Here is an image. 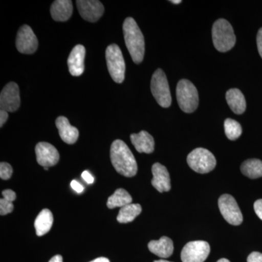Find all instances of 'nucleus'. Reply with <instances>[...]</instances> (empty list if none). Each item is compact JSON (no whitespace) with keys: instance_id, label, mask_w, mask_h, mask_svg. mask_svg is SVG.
I'll return each mask as SVG.
<instances>
[{"instance_id":"obj_1","label":"nucleus","mask_w":262,"mask_h":262,"mask_svg":"<svg viewBox=\"0 0 262 262\" xmlns=\"http://www.w3.org/2000/svg\"><path fill=\"white\" fill-rule=\"evenodd\" d=\"M110 158L117 173L125 177H133L138 171V165L134 155L124 141L117 139L110 149Z\"/></svg>"},{"instance_id":"obj_2","label":"nucleus","mask_w":262,"mask_h":262,"mask_svg":"<svg viewBox=\"0 0 262 262\" xmlns=\"http://www.w3.org/2000/svg\"><path fill=\"white\" fill-rule=\"evenodd\" d=\"M124 39L134 63H140L144 59L145 42L144 35L134 18H127L123 24Z\"/></svg>"},{"instance_id":"obj_3","label":"nucleus","mask_w":262,"mask_h":262,"mask_svg":"<svg viewBox=\"0 0 262 262\" xmlns=\"http://www.w3.org/2000/svg\"><path fill=\"white\" fill-rule=\"evenodd\" d=\"M212 39L215 49L222 53L230 51L236 42L232 25L223 18L219 19L213 24Z\"/></svg>"},{"instance_id":"obj_4","label":"nucleus","mask_w":262,"mask_h":262,"mask_svg":"<svg viewBox=\"0 0 262 262\" xmlns=\"http://www.w3.org/2000/svg\"><path fill=\"white\" fill-rule=\"evenodd\" d=\"M177 98L179 107L186 113L195 111L199 103L198 90L189 80L179 81L177 87Z\"/></svg>"},{"instance_id":"obj_5","label":"nucleus","mask_w":262,"mask_h":262,"mask_svg":"<svg viewBox=\"0 0 262 262\" xmlns=\"http://www.w3.org/2000/svg\"><path fill=\"white\" fill-rule=\"evenodd\" d=\"M106 59L112 78L117 83H122L125 79V63L121 50L117 45L108 46L106 50Z\"/></svg>"},{"instance_id":"obj_6","label":"nucleus","mask_w":262,"mask_h":262,"mask_svg":"<svg viewBox=\"0 0 262 262\" xmlns=\"http://www.w3.org/2000/svg\"><path fill=\"white\" fill-rule=\"evenodd\" d=\"M151 91L157 102L163 108H168L171 104V94L166 75L161 69L153 74L151 80Z\"/></svg>"},{"instance_id":"obj_7","label":"nucleus","mask_w":262,"mask_h":262,"mask_svg":"<svg viewBox=\"0 0 262 262\" xmlns=\"http://www.w3.org/2000/svg\"><path fill=\"white\" fill-rule=\"evenodd\" d=\"M187 163L193 170L199 173H208L216 165L214 155L204 148H196L187 156Z\"/></svg>"},{"instance_id":"obj_8","label":"nucleus","mask_w":262,"mask_h":262,"mask_svg":"<svg viewBox=\"0 0 262 262\" xmlns=\"http://www.w3.org/2000/svg\"><path fill=\"white\" fill-rule=\"evenodd\" d=\"M219 208L224 219L230 225L237 226L244 221L242 212L235 199L230 194H225L219 199Z\"/></svg>"},{"instance_id":"obj_9","label":"nucleus","mask_w":262,"mask_h":262,"mask_svg":"<svg viewBox=\"0 0 262 262\" xmlns=\"http://www.w3.org/2000/svg\"><path fill=\"white\" fill-rule=\"evenodd\" d=\"M210 251V245L206 241H192L183 248L181 258L182 262H204Z\"/></svg>"},{"instance_id":"obj_10","label":"nucleus","mask_w":262,"mask_h":262,"mask_svg":"<svg viewBox=\"0 0 262 262\" xmlns=\"http://www.w3.org/2000/svg\"><path fill=\"white\" fill-rule=\"evenodd\" d=\"M20 105V91L15 82H9L3 88L0 94V107L2 110L13 113Z\"/></svg>"},{"instance_id":"obj_11","label":"nucleus","mask_w":262,"mask_h":262,"mask_svg":"<svg viewBox=\"0 0 262 262\" xmlns=\"http://www.w3.org/2000/svg\"><path fill=\"white\" fill-rule=\"evenodd\" d=\"M15 44L20 53L32 54L37 51L38 39L31 27L28 25H24L19 29Z\"/></svg>"},{"instance_id":"obj_12","label":"nucleus","mask_w":262,"mask_h":262,"mask_svg":"<svg viewBox=\"0 0 262 262\" xmlns=\"http://www.w3.org/2000/svg\"><path fill=\"white\" fill-rule=\"evenodd\" d=\"M76 3L81 16L88 21H98L104 13V7L98 0H77Z\"/></svg>"},{"instance_id":"obj_13","label":"nucleus","mask_w":262,"mask_h":262,"mask_svg":"<svg viewBox=\"0 0 262 262\" xmlns=\"http://www.w3.org/2000/svg\"><path fill=\"white\" fill-rule=\"evenodd\" d=\"M37 161L39 165L45 167L53 166L59 161V153L55 146L47 142L38 143L35 147Z\"/></svg>"},{"instance_id":"obj_14","label":"nucleus","mask_w":262,"mask_h":262,"mask_svg":"<svg viewBox=\"0 0 262 262\" xmlns=\"http://www.w3.org/2000/svg\"><path fill=\"white\" fill-rule=\"evenodd\" d=\"M151 184L160 192H169L171 188L170 175L167 168L160 163H155L151 168Z\"/></svg>"},{"instance_id":"obj_15","label":"nucleus","mask_w":262,"mask_h":262,"mask_svg":"<svg viewBox=\"0 0 262 262\" xmlns=\"http://www.w3.org/2000/svg\"><path fill=\"white\" fill-rule=\"evenodd\" d=\"M85 48L82 45H77L72 49L68 58L69 70L71 75L78 77L84 72Z\"/></svg>"},{"instance_id":"obj_16","label":"nucleus","mask_w":262,"mask_h":262,"mask_svg":"<svg viewBox=\"0 0 262 262\" xmlns=\"http://www.w3.org/2000/svg\"><path fill=\"white\" fill-rule=\"evenodd\" d=\"M56 125L62 140L68 144H75L79 137L78 129L71 125L68 119L63 116L56 119Z\"/></svg>"},{"instance_id":"obj_17","label":"nucleus","mask_w":262,"mask_h":262,"mask_svg":"<svg viewBox=\"0 0 262 262\" xmlns=\"http://www.w3.org/2000/svg\"><path fill=\"white\" fill-rule=\"evenodd\" d=\"M130 141L139 153L150 154L154 151V139L145 130L141 131L139 134H132L130 136Z\"/></svg>"},{"instance_id":"obj_18","label":"nucleus","mask_w":262,"mask_h":262,"mask_svg":"<svg viewBox=\"0 0 262 262\" xmlns=\"http://www.w3.org/2000/svg\"><path fill=\"white\" fill-rule=\"evenodd\" d=\"M73 6L70 0H56L51 7L52 18L56 21H67L72 16Z\"/></svg>"},{"instance_id":"obj_19","label":"nucleus","mask_w":262,"mask_h":262,"mask_svg":"<svg viewBox=\"0 0 262 262\" xmlns=\"http://www.w3.org/2000/svg\"><path fill=\"white\" fill-rule=\"evenodd\" d=\"M148 248L151 253L160 258L170 257L173 253V243L168 237H162L159 241H151L148 244Z\"/></svg>"},{"instance_id":"obj_20","label":"nucleus","mask_w":262,"mask_h":262,"mask_svg":"<svg viewBox=\"0 0 262 262\" xmlns=\"http://www.w3.org/2000/svg\"><path fill=\"white\" fill-rule=\"evenodd\" d=\"M227 103L233 113L241 115L246 111V101L244 95L239 89L229 90L226 94Z\"/></svg>"},{"instance_id":"obj_21","label":"nucleus","mask_w":262,"mask_h":262,"mask_svg":"<svg viewBox=\"0 0 262 262\" xmlns=\"http://www.w3.org/2000/svg\"><path fill=\"white\" fill-rule=\"evenodd\" d=\"M53 223V215L48 209H43L36 218L34 227L37 236L44 235L51 230Z\"/></svg>"},{"instance_id":"obj_22","label":"nucleus","mask_w":262,"mask_h":262,"mask_svg":"<svg viewBox=\"0 0 262 262\" xmlns=\"http://www.w3.org/2000/svg\"><path fill=\"white\" fill-rule=\"evenodd\" d=\"M142 208L139 204H130L122 207L117 215V222L122 224L133 222L141 213Z\"/></svg>"},{"instance_id":"obj_23","label":"nucleus","mask_w":262,"mask_h":262,"mask_svg":"<svg viewBox=\"0 0 262 262\" xmlns=\"http://www.w3.org/2000/svg\"><path fill=\"white\" fill-rule=\"evenodd\" d=\"M133 199L130 194L123 189H118L115 191L113 195L108 198L107 201V207L110 209L117 208V207H122L132 203Z\"/></svg>"},{"instance_id":"obj_24","label":"nucleus","mask_w":262,"mask_h":262,"mask_svg":"<svg viewBox=\"0 0 262 262\" xmlns=\"http://www.w3.org/2000/svg\"><path fill=\"white\" fill-rule=\"evenodd\" d=\"M243 174L250 179H258L262 177V161L258 159L246 160L241 165Z\"/></svg>"},{"instance_id":"obj_25","label":"nucleus","mask_w":262,"mask_h":262,"mask_svg":"<svg viewBox=\"0 0 262 262\" xmlns=\"http://www.w3.org/2000/svg\"><path fill=\"white\" fill-rule=\"evenodd\" d=\"M226 136L229 140H236L242 134L243 130L241 124L232 119L227 118L225 121Z\"/></svg>"},{"instance_id":"obj_26","label":"nucleus","mask_w":262,"mask_h":262,"mask_svg":"<svg viewBox=\"0 0 262 262\" xmlns=\"http://www.w3.org/2000/svg\"><path fill=\"white\" fill-rule=\"evenodd\" d=\"M13 174V168L9 163L2 162L0 164V177L3 180H8Z\"/></svg>"},{"instance_id":"obj_27","label":"nucleus","mask_w":262,"mask_h":262,"mask_svg":"<svg viewBox=\"0 0 262 262\" xmlns=\"http://www.w3.org/2000/svg\"><path fill=\"white\" fill-rule=\"evenodd\" d=\"M14 209L13 202L8 201L5 198L0 200V214L5 215L11 213Z\"/></svg>"},{"instance_id":"obj_28","label":"nucleus","mask_w":262,"mask_h":262,"mask_svg":"<svg viewBox=\"0 0 262 262\" xmlns=\"http://www.w3.org/2000/svg\"><path fill=\"white\" fill-rule=\"evenodd\" d=\"M2 194H3V198L8 201L13 202L16 199V194L11 189H5Z\"/></svg>"},{"instance_id":"obj_29","label":"nucleus","mask_w":262,"mask_h":262,"mask_svg":"<svg viewBox=\"0 0 262 262\" xmlns=\"http://www.w3.org/2000/svg\"><path fill=\"white\" fill-rule=\"evenodd\" d=\"M247 262H262V253L252 252L248 256Z\"/></svg>"},{"instance_id":"obj_30","label":"nucleus","mask_w":262,"mask_h":262,"mask_svg":"<svg viewBox=\"0 0 262 262\" xmlns=\"http://www.w3.org/2000/svg\"><path fill=\"white\" fill-rule=\"evenodd\" d=\"M253 208H254V211L258 218L262 220V199L258 200V201L255 202Z\"/></svg>"},{"instance_id":"obj_31","label":"nucleus","mask_w":262,"mask_h":262,"mask_svg":"<svg viewBox=\"0 0 262 262\" xmlns=\"http://www.w3.org/2000/svg\"><path fill=\"white\" fill-rule=\"evenodd\" d=\"M256 42H257L258 53H259L260 56L262 58V28L258 30L257 37H256Z\"/></svg>"},{"instance_id":"obj_32","label":"nucleus","mask_w":262,"mask_h":262,"mask_svg":"<svg viewBox=\"0 0 262 262\" xmlns=\"http://www.w3.org/2000/svg\"><path fill=\"white\" fill-rule=\"evenodd\" d=\"M71 187L77 193H81L84 191V187L81 185L80 183L77 182L75 180H73L71 182Z\"/></svg>"},{"instance_id":"obj_33","label":"nucleus","mask_w":262,"mask_h":262,"mask_svg":"<svg viewBox=\"0 0 262 262\" xmlns=\"http://www.w3.org/2000/svg\"><path fill=\"white\" fill-rule=\"evenodd\" d=\"M82 177L88 184H91L94 182V177H93V176L91 175L89 171H87V170H85V171H84L83 173H82Z\"/></svg>"},{"instance_id":"obj_34","label":"nucleus","mask_w":262,"mask_h":262,"mask_svg":"<svg viewBox=\"0 0 262 262\" xmlns=\"http://www.w3.org/2000/svg\"><path fill=\"white\" fill-rule=\"evenodd\" d=\"M8 119V113L5 110H0V127H3Z\"/></svg>"},{"instance_id":"obj_35","label":"nucleus","mask_w":262,"mask_h":262,"mask_svg":"<svg viewBox=\"0 0 262 262\" xmlns=\"http://www.w3.org/2000/svg\"><path fill=\"white\" fill-rule=\"evenodd\" d=\"M49 262H63V258L61 255H56V256H53Z\"/></svg>"},{"instance_id":"obj_36","label":"nucleus","mask_w":262,"mask_h":262,"mask_svg":"<svg viewBox=\"0 0 262 262\" xmlns=\"http://www.w3.org/2000/svg\"><path fill=\"white\" fill-rule=\"evenodd\" d=\"M90 262H110V260L107 258L105 257H99L96 258V259L93 260V261Z\"/></svg>"},{"instance_id":"obj_37","label":"nucleus","mask_w":262,"mask_h":262,"mask_svg":"<svg viewBox=\"0 0 262 262\" xmlns=\"http://www.w3.org/2000/svg\"><path fill=\"white\" fill-rule=\"evenodd\" d=\"M171 2L172 3H173V4H180L181 3H182V1L181 0H172Z\"/></svg>"},{"instance_id":"obj_38","label":"nucleus","mask_w":262,"mask_h":262,"mask_svg":"<svg viewBox=\"0 0 262 262\" xmlns=\"http://www.w3.org/2000/svg\"><path fill=\"white\" fill-rule=\"evenodd\" d=\"M217 262H230L227 258H221V259L219 260Z\"/></svg>"},{"instance_id":"obj_39","label":"nucleus","mask_w":262,"mask_h":262,"mask_svg":"<svg viewBox=\"0 0 262 262\" xmlns=\"http://www.w3.org/2000/svg\"><path fill=\"white\" fill-rule=\"evenodd\" d=\"M154 262H171V261H167V260L160 259V260H157V261H155Z\"/></svg>"},{"instance_id":"obj_40","label":"nucleus","mask_w":262,"mask_h":262,"mask_svg":"<svg viewBox=\"0 0 262 262\" xmlns=\"http://www.w3.org/2000/svg\"><path fill=\"white\" fill-rule=\"evenodd\" d=\"M44 169L46 170H48V168H47V167H45Z\"/></svg>"}]
</instances>
